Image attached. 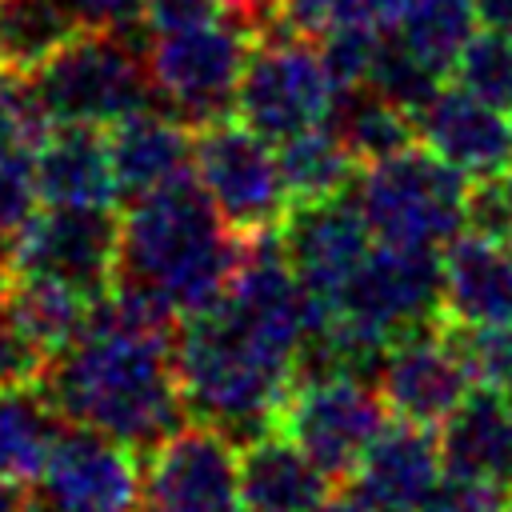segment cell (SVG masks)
<instances>
[{
	"instance_id": "74e56055",
	"label": "cell",
	"mask_w": 512,
	"mask_h": 512,
	"mask_svg": "<svg viewBox=\"0 0 512 512\" xmlns=\"http://www.w3.org/2000/svg\"><path fill=\"white\" fill-rule=\"evenodd\" d=\"M28 500H24V484H12V480H0V512H20Z\"/></svg>"
},
{
	"instance_id": "836d02e7",
	"label": "cell",
	"mask_w": 512,
	"mask_h": 512,
	"mask_svg": "<svg viewBox=\"0 0 512 512\" xmlns=\"http://www.w3.org/2000/svg\"><path fill=\"white\" fill-rule=\"evenodd\" d=\"M420 512H512V500H508V488L448 476L440 480V488L428 496Z\"/></svg>"
},
{
	"instance_id": "d6986e66",
	"label": "cell",
	"mask_w": 512,
	"mask_h": 512,
	"mask_svg": "<svg viewBox=\"0 0 512 512\" xmlns=\"http://www.w3.org/2000/svg\"><path fill=\"white\" fill-rule=\"evenodd\" d=\"M440 316L456 328L512 320V248L488 236H456L440 252Z\"/></svg>"
},
{
	"instance_id": "e575fe53",
	"label": "cell",
	"mask_w": 512,
	"mask_h": 512,
	"mask_svg": "<svg viewBox=\"0 0 512 512\" xmlns=\"http://www.w3.org/2000/svg\"><path fill=\"white\" fill-rule=\"evenodd\" d=\"M220 16H228V0H148L144 28L176 32V28H196V24H208Z\"/></svg>"
},
{
	"instance_id": "d6a6232c",
	"label": "cell",
	"mask_w": 512,
	"mask_h": 512,
	"mask_svg": "<svg viewBox=\"0 0 512 512\" xmlns=\"http://www.w3.org/2000/svg\"><path fill=\"white\" fill-rule=\"evenodd\" d=\"M464 228L512 248V176L508 172L488 176V180H472Z\"/></svg>"
},
{
	"instance_id": "f35d334b",
	"label": "cell",
	"mask_w": 512,
	"mask_h": 512,
	"mask_svg": "<svg viewBox=\"0 0 512 512\" xmlns=\"http://www.w3.org/2000/svg\"><path fill=\"white\" fill-rule=\"evenodd\" d=\"M312 512H364V508H360L352 496H344V500H324V504L312 508Z\"/></svg>"
},
{
	"instance_id": "30bf717a",
	"label": "cell",
	"mask_w": 512,
	"mask_h": 512,
	"mask_svg": "<svg viewBox=\"0 0 512 512\" xmlns=\"http://www.w3.org/2000/svg\"><path fill=\"white\" fill-rule=\"evenodd\" d=\"M0 260L8 272L48 276L100 300L120 272V224L112 208L48 204L0 244Z\"/></svg>"
},
{
	"instance_id": "7a4b0ae2",
	"label": "cell",
	"mask_w": 512,
	"mask_h": 512,
	"mask_svg": "<svg viewBox=\"0 0 512 512\" xmlns=\"http://www.w3.org/2000/svg\"><path fill=\"white\" fill-rule=\"evenodd\" d=\"M176 328L180 320L160 300L112 284L92 304L84 332L48 360L36 388L60 420L152 448L188 412L176 372Z\"/></svg>"
},
{
	"instance_id": "ba28073f",
	"label": "cell",
	"mask_w": 512,
	"mask_h": 512,
	"mask_svg": "<svg viewBox=\"0 0 512 512\" xmlns=\"http://www.w3.org/2000/svg\"><path fill=\"white\" fill-rule=\"evenodd\" d=\"M336 92L340 88L316 40L260 36L248 52V64L236 88V120L260 132L264 140L284 144L300 132L328 124Z\"/></svg>"
},
{
	"instance_id": "8992f818",
	"label": "cell",
	"mask_w": 512,
	"mask_h": 512,
	"mask_svg": "<svg viewBox=\"0 0 512 512\" xmlns=\"http://www.w3.org/2000/svg\"><path fill=\"white\" fill-rule=\"evenodd\" d=\"M252 44V28H244L236 16L176 32H148L144 64L156 100L192 128L236 116V88Z\"/></svg>"
},
{
	"instance_id": "4dcf8cb0",
	"label": "cell",
	"mask_w": 512,
	"mask_h": 512,
	"mask_svg": "<svg viewBox=\"0 0 512 512\" xmlns=\"http://www.w3.org/2000/svg\"><path fill=\"white\" fill-rule=\"evenodd\" d=\"M48 360L16 320L8 292V264L0 260V388H36Z\"/></svg>"
},
{
	"instance_id": "8fae6325",
	"label": "cell",
	"mask_w": 512,
	"mask_h": 512,
	"mask_svg": "<svg viewBox=\"0 0 512 512\" xmlns=\"http://www.w3.org/2000/svg\"><path fill=\"white\" fill-rule=\"evenodd\" d=\"M140 512H244L236 440L212 424H180L148 448Z\"/></svg>"
},
{
	"instance_id": "5b68a950",
	"label": "cell",
	"mask_w": 512,
	"mask_h": 512,
	"mask_svg": "<svg viewBox=\"0 0 512 512\" xmlns=\"http://www.w3.org/2000/svg\"><path fill=\"white\" fill-rule=\"evenodd\" d=\"M144 48L148 36L136 40L132 28H80L44 68L32 72V88L52 124L108 128L160 104Z\"/></svg>"
},
{
	"instance_id": "60d3db41",
	"label": "cell",
	"mask_w": 512,
	"mask_h": 512,
	"mask_svg": "<svg viewBox=\"0 0 512 512\" xmlns=\"http://www.w3.org/2000/svg\"><path fill=\"white\" fill-rule=\"evenodd\" d=\"M508 176H512V164H508Z\"/></svg>"
},
{
	"instance_id": "ab89813d",
	"label": "cell",
	"mask_w": 512,
	"mask_h": 512,
	"mask_svg": "<svg viewBox=\"0 0 512 512\" xmlns=\"http://www.w3.org/2000/svg\"><path fill=\"white\" fill-rule=\"evenodd\" d=\"M20 512H52V508H48V504H44V500H40V504H24V508H20Z\"/></svg>"
},
{
	"instance_id": "7c38bea8",
	"label": "cell",
	"mask_w": 512,
	"mask_h": 512,
	"mask_svg": "<svg viewBox=\"0 0 512 512\" xmlns=\"http://www.w3.org/2000/svg\"><path fill=\"white\" fill-rule=\"evenodd\" d=\"M376 392L392 420L436 428L472 392L476 372L460 348L456 328L440 316L400 340H392L376 360Z\"/></svg>"
},
{
	"instance_id": "ffe728a7",
	"label": "cell",
	"mask_w": 512,
	"mask_h": 512,
	"mask_svg": "<svg viewBox=\"0 0 512 512\" xmlns=\"http://www.w3.org/2000/svg\"><path fill=\"white\" fill-rule=\"evenodd\" d=\"M244 512H312L332 500V476L280 428H264L240 448Z\"/></svg>"
},
{
	"instance_id": "d590c367",
	"label": "cell",
	"mask_w": 512,
	"mask_h": 512,
	"mask_svg": "<svg viewBox=\"0 0 512 512\" xmlns=\"http://www.w3.org/2000/svg\"><path fill=\"white\" fill-rule=\"evenodd\" d=\"M80 28H144L148 0H68Z\"/></svg>"
},
{
	"instance_id": "3957f363",
	"label": "cell",
	"mask_w": 512,
	"mask_h": 512,
	"mask_svg": "<svg viewBox=\"0 0 512 512\" xmlns=\"http://www.w3.org/2000/svg\"><path fill=\"white\" fill-rule=\"evenodd\" d=\"M244 236L224 224L196 176L132 200L120 220L116 284L160 300L176 320L212 308L240 272Z\"/></svg>"
},
{
	"instance_id": "603a6c76",
	"label": "cell",
	"mask_w": 512,
	"mask_h": 512,
	"mask_svg": "<svg viewBox=\"0 0 512 512\" xmlns=\"http://www.w3.org/2000/svg\"><path fill=\"white\" fill-rule=\"evenodd\" d=\"M80 32L68 0H0V72L32 76Z\"/></svg>"
},
{
	"instance_id": "4316f807",
	"label": "cell",
	"mask_w": 512,
	"mask_h": 512,
	"mask_svg": "<svg viewBox=\"0 0 512 512\" xmlns=\"http://www.w3.org/2000/svg\"><path fill=\"white\" fill-rule=\"evenodd\" d=\"M424 64L448 76L476 36V4L472 0H400V16L392 28Z\"/></svg>"
},
{
	"instance_id": "1f68e13d",
	"label": "cell",
	"mask_w": 512,
	"mask_h": 512,
	"mask_svg": "<svg viewBox=\"0 0 512 512\" xmlns=\"http://www.w3.org/2000/svg\"><path fill=\"white\" fill-rule=\"evenodd\" d=\"M40 180L32 148H0V244L36 212Z\"/></svg>"
},
{
	"instance_id": "484cf974",
	"label": "cell",
	"mask_w": 512,
	"mask_h": 512,
	"mask_svg": "<svg viewBox=\"0 0 512 512\" xmlns=\"http://www.w3.org/2000/svg\"><path fill=\"white\" fill-rule=\"evenodd\" d=\"M56 420L40 388H0V480L32 484L40 476Z\"/></svg>"
},
{
	"instance_id": "f546056e",
	"label": "cell",
	"mask_w": 512,
	"mask_h": 512,
	"mask_svg": "<svg viewBox=\"0 0 512 512\" xmlns=\"http://www.w3.org/2000/svg\"><path fill=\"white\" fill-rule=\"evenodd\" d=\"M452 76L472 96L512 112V32H496V28L476 32L464 44Z\"/></svg>"
},
{
	"instance_id": "b9f144b4",
	"label": "cell",
	"mask_w": 512,
	"mask_h": 512,
	"mask_svg": "<svg viewBox=\"0 0 512 512\" xmlns=\"http://www.w3.org/2000/svg\"><path fill=\"white\" fill-rule=\"evenodd\" d=\"M508 500H512V488H508Z\"/></svg>"
},
{
	"instance_id": "6da1fadb",
	"label": "cell",
	"mask_w": 512,
	"mask_h": 512,
	"mask_svg": "<svg viewBox=\"0 0 512 512\" xmlns=\"http://www.w3.org/2000/svg\"><path fill=\"white\" fill-rule=\"evenodd\" d=\"M320 304L292 272L280 232L248 236L228 292L176 328V372L184 404L200 424L256 436L276 424Z\"/></svg>"
},
{
	"instance_id": "83f0119b",
	"label": "cell",
	"mask_w": 512,
	"mask_h": 512,
	"mask_svg": "<svg viewBox=\"0 0 512 512\" xmlns=\"http://www.w3.org/2000/svg\"><path fill=\"white\" fill-rule=\"evenodd\" d=\"M400 16V0H280L268 36H304L324 40L332 32L364 28V32H392Z\"/></svg>"
},
{
	"instance_id": "ac0fdd59",
	"label": "cell",
	"mask_w": 512,
	"mask_h": 512,
	"mask_svg": "<svg viewBox=\"0 0 512 512\" xmlns=\"http://www.w3.org/2000/svg\"><path fill=\"white\" fill-rule=\"evenodd\" d=\"M436 444L448 476L512 488V396L496 384H472L440 424Z\"/></svg>"
},
{
	"instance_id": "277c9868",
	"label": "cell",
	"mask_w": 512,
	"mask_h": 512,
	"mask_svg": "<svg viewBox=\"0 0 512 512\" xmlns=\"http://www.w3.org/2000/svg\"><path fill=\"white\" fill-rule=\"evenodd\" d=\"M468 176L440 160L428 144H408L356 180V204L376 244L408 252H444L468 220Z\"/></svg>"
},
{
	"instance_id": "7402d4cb",
	"label": "cell",
	"mask_w": 512,
	"mask_h": 512,
	"mask_svg": "<svg viewBox=\"0 0 512 512\" xmlns=\"http://www.w3.org/2000/svg\"><path fill=\"white\" fill-rule=\"evenodd\" d=\"M328 128L348 144V152L364 164H376L408 144H416V116L380 96L372 84H352L336 92Z\"/></svg>"
},
{
	"instance_id": "8d00e7d4",
	"label": "cell",
	"mask_w": 512,
	"mask_h": 512,
	"mask_svg": "<svg viewBox=\"0 0 512 512\" xmlns=\"http://www.w3.org/2000/svg\"><path fill=\"white\" fill-rule=\"evenodd\" d=\"M472 4H476V20L484 28L512 32V0H472Z\"/></svg>"
},
{
	"instance_id": "2e32d148",
	"label": "cell",
	"mask_w": 512,
	"mask_h": 512,
	"mask_svg": "<svg viewBox=\"0 0 512 512\" xmlns=\"http://www.w3.org/2000/svg\"><path fill=\"white\" fill-rule=\"evenodd\" d=\"M420 140L468 180L504 176L512 164V120L504 108L472 96L468 88H440L416 116Z\"/></svg>"
},
{
	"instance_id": "e0dca14e",
	"label": "cell",
	"mask_w": 512,
	"mask_h": 512,
	"mask_svg": "<svg viewBox=\"0 0 512 512\" xmlns=\"http://www.w3.org/2000/svg\"><path fill=\"white\" fill-rule=\"evenodd\" d=\"M108 152H112L116 192L124 200H140L148 192H160L192 176L196 128L176 112H164V104H152L108 124Z\"/></svg>"
},
{
	"instance_id": "4fadbf2b",
	"label": "cell",
	"mask_w": 512,
	"mask_h": 512,
	"mask_svg": "<svg viewBox=\"0 0 512 512\" xmlns=\"http://www.w3.org/2000/svg\"><path fill=\"white\" fill-rule=\"evenodd\" d=\"M144 468L132 444L84 424L56 428L36 476L52 512H140Z\"/></svg>"
},
{
	"instance_id": "d4e9b609",
	"label": "cell",
	"mask_w": 512,
	"mask_h": 512,
	"mask_svg": "<svg viewBox=\"0 0 512 512\" xmlns=\"http://www.w3.org/2000/svg\"><path fill=\"white\" fill-rule=\"evenodd\" d=\"M276 156H280V172H284L292 204H316V200L344 196L356 184V168H360V160L348 152V144L328 124L276 144Z\"/></svg>"
},
{
	"instance_id": "52a82bcc",
	"label": "cell",
	"mask_w": 512,
	"mask_h": 512,
	"mask_svg": "<svg viewBox=\"0 0 512 512\" xmlns=\"http://www.w3.org/2000/svg\"><path fill=\"white\" fill-rule=\"evenodd\" d=\"M192 176L204 188V196L216 204L224 224L244 240L280 232V224L292 212V196L272 140L240 124L236 116L196 128Z\"/></svg>"
},
{
	"instance_id": "f1b7e54d",
	"label": "cell",
	"mask_w": 512,
	"mask_h": 512,
	"mask_svg": "<svg viewBox=\"0 0 512 512\" xmlns=\"http://www.w3.org/2000/svg\"><path fill=\"white\" fill-rule=\"evenodd\" d=\"M440 80H444V76H440L432 64H424L396 32H384V36H380V48H376V60H372V72H368V84H372L380 96H388V100L400 104L404 112L420 116V112L436 100V92L444 88Z\"/></svg>"
},
{
	"instance_id": "cb8c5ba5",
	"label": "cell",
	"mask_w": 512,
	"mask_h": 512,
	"mask_svg": "<svg viewBox=\"0 0 512 512\" xmlns=\"http://www.w3.org/2000/svg\"><path fill=\"white\" fill-rule=\"evenodd\" d=\"M8 292H12L20 328L44 352V360H52L60 348H68L84 332L92 304H96L92 296L60 284V280L32 276V272H8Z\"/></svg>"
},
{
	"instance_id": "5bb4252c",
	"label": "cell",
	"mask_w": 512,
	"mask_h": 512,
	"mask_svg": "<svg viewBox=\"0 0 512 512\" xmlns=\"http://www.w3.org/2000/svg\"><path fill=\"white\" fill-rule=\"evenodd\" d=\"M280 244L292 272L300 276V284L320 308L336 300V292L352 280V272L376 248L356 196L292 204L288 220L280 224Z\"/></svg>"
},
{
	"instance_id": "44dd1931",
	"label": "cell",
	"mask_w": 512,
	"mask_h": 512,
	"mask_svg": "<svg viewBox=\"0 0 512 512\" xmlns=\"http://www.w3.org/2000/svg\"><path fill=\"white\" fill-rule=\"evenodd\" d=\"M32 156L44 204L112 208V200L120 196L108 132H100L96 124H52Z\"/></svg>"
},
{
	"instance_id": "9c48e42d",
	"label": "cell",
	"mask_w": 512,
	"mask_h": 512,
	"mask_svg": "<svg viewBox=\"0 0 512 512\" xmlns=\"http://www.w3.org/2000/svg\"><path fill=\"white\" fill-rule=\"evenodd\" d=\"M388 420V404L360 372H312L296 376L272 428L292 436L332 480H348Z\"/></svg>"
},
{
	"instance_id": "9a60e30c",
	"label": "cell",
	"mask_w": 512,
	"mask_h": 512,
	"mask_svg": "<svg viewBox=\"0 0 512 512\" xmlns=\"http://www.w3.org/2000/svg\"><path fill=\"white\" fill-rule=\"evenodd\" d=\"M444 480L440 444L428 428L408 420H388L372 440L356 472L348 476V496L364 512H420Z\"/></svg>"
}]
</instances>
